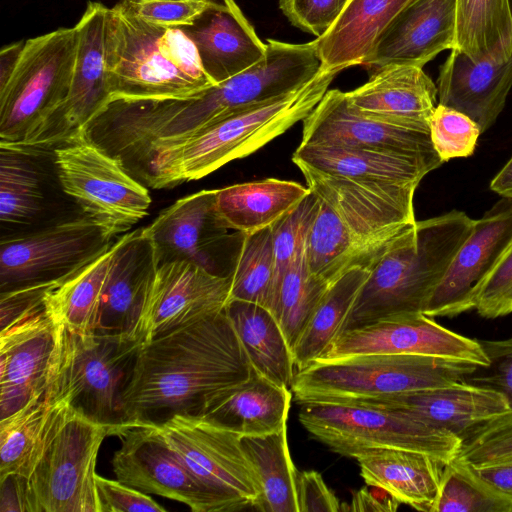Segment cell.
<instances>
[{"label":"cell","mask_w":512,"mask_h":512,"mask_svg":"<svg viewBox=\"0 0 512 512\" xmlns=\"http://www.w3.org/2000/svg\"><path fill=\"white\" fill-rule=\"evenodd\" d=\"M474 468L495 487L512 495V460Z\"/></svg>","instance_id":"55"},{"label":"cell","mask_w":512,"mask_h":512,"mask_svg":"<svg viewBox=\"0 0 512 512\" xmlns=\"http://www.w3.org/2000/svg\"><path fill=\"white\" fill-rule=\"evenodd\" d=\"M295 165L318 203L306 242L309 270L328 285L353 268L374 265L417 221L416 184L355 180Z\"/></svg>","instance_id":"2"},{"label":"cell","mask_w":512,"mask_h":512,"mask_svg":"<svg viewBox=\"0 0 512 512\" xmlns=\"http://www.w3.org/2000/svg\"><path fill=\"white\" fill-rule=\"evenodd\" d=\"M241 444L258 488L253 507L262 512H299L298 471L290 455L286 427L267 435L241 436Z\"/></svg>","instance_id":"36"},{"label":"cell","mask_w":512,"mask_h":512,"mask_svg":"<svg viewBox=\"0 0 512 512\" xmlns=\"http://www.w3.org/2000/svg\"><path fill=\"white\" fill-rule=\"evenodd\" d=\"M292 161L327 174L355 180L416 185L429 172L442 165L428 159L383 150L301 143Z\"/></svg>","instance_id":"32"},{"label":"cell","mask_w":512,"mask_h":512,"mask_svg":"<svg viewBox=\"0 0 512 512\" xmlns=\"http://www.w3.org/2000/svg\"><path fill=\"white\" fill-rule=\"evenodd\" d=\"M217 189L178 199L164 209L144 233L157 265L186 261L212 274L231 276L244 234H230L216 208Z\"/></svg>","instance_id":"16"},{"label":"cell","mask_w":512,"mask_h":512,"mask_svg":"<svg viewBox=\"0 0 512 512\" xmlns=\"http://www.w3.org/2000/svg\"><path fill=\"white\" fill-rule=\"evenodd\" d=\"M512 238V200H498L459 247L423 313L453 318L475 309V291Z\"/></svg>","instance_id":"22"},{"label":"cell","mask_w":512,"mask_h":512,"mask_svg":"<svg viewBox=\"0 0 512 512\" xmlns=\"http://www.w3.org/2000/svg\"><path fill=\"white\" fill-rule=\"evenodd\" d=\"M344 403L399 411L461 440L483 422L510 410L508 401L499 392L465 381L435 389Z\"/></svg>","instance_id":"23"},{"label":"cell","mask_w":512,"mask_h":512,"mask_svg":"<svg viewBox=\"0 0 512 512\" xmlns=\"http://www.w3.org/2000/svg\"><path fill=\"white\" fill-rule=\"evenodd\" d=\"M475 363L407 354H365L315 361L296 371L291 391L298 404L348 402L435 389L464 381Z\"/></svg>","instance_id":"6"},{"label":"cell","mask_w":512,"mask_h":512,"mask_svg":"<svg viewBox=\"0 0 512 512\" xmlns=\"http://www.w3.org/2000/svg\"><path fill=\"white\" fill-rule=\"evenodd\" d=\"M1 512H28L27 478L10 475L0 479Z\"/></svg>","instance_id":"54"},{"label":"cell","mask_w":512,"mask_h":512,"mask_svg":"<svg viewBox=\"0 0 512 512\" xmlns=\"http://www.w3.org/2000/svg\"><path fill=\"white\" fill-rule=\"evenodd\" d=\"M118 237L81 214L0 239V293L64 281L109 249Z\"/></svg>","instance_id":"13"},{"label":"cell","mask_w":512,"mask_h":512,"mask_svg":"<svg viewBox=\"0 0 512 512\" xmlns=\"http://www.w3.org/2000/svg\"><path fill=\"white\" fill-rule=\"evenodd\" d=\"M107 11L100 2L87 3L75 25L78 47L69 94L30 144H59L83 134L112 100L104 48Z\"/></svg>","instance_id":"19"},{"label":"cell","mask_w":512,"mask_h":512,"mask_svg":"<svg viewBox=\"0 0 512 512\" xmlns=\"http://www.w3.org/2000/svg\"><path fill=\"white\" fill-rule=\"evenodd\" d=\"M475 310L486 319L512 313V238L477 287Z\"/></svg>","instance_id":"46"},{"label":"cell","mask_w":512,"mask_h":512,"mask_svg":"<svg viewBox=\"0 0 512 512\" xmlns=\"http://www.w3.org/2000/svg\"><path fill=\"white\" fill-rule=\"evenodd\" d=\"M345 94L366 116L419 127L429 126L438 96L436 84L423 68L412 65L384 66L371 73L365 84Z\"/></svg>","instance_id":"28"},{"label":"cell","mask_w":512,"mask_h":512,"mask_svg":"<svg viewBox=\"0 0 512 512\" xmlns=\"http://www.w3.org/2000/svg\"><path fill=\"white\" fill-rule=\"evenodd\" d=\"M302 121L301 144L383 150L443 164L433 147L429 126L398 125L366 116L338 89L327 90Z\"/></svg>","instance_id":"21"},{"label":"cell","mask_w":512,"mask_h":512,"mask_svg":"<svg viewBox=\"0 0 512 512\" xmlns=\"http://www.w3.org/2000/svg\"><path fill=\"white\" fill-rule=\"evenodd\" d=\"M272 226L243 236L231 273L229 300H242L270 309L274 283Z\"/></svg>","instance_id":"42"},{"label":"cell","mask_w":512,"mask_h":512,"mask_svg":"<svg viewBox=\"0 0 512 512\" xmlns=\"http://www.w3.org/2000/svg\"><path fill=\"white\" fill-rule=\"evenodd\" d=\"M337 74L320 70L301 88L232 113L156 153L142 183L153 189L171 188L252 154L306 118Z\"/></svg>","instance_id":"3"},{"label":"cell","mask_w":512,"mask_h":512,"mask_svg":"<svg viewBox=\"0 0 512 512\" xmlns=\"http://www.w3.org/2000/svg\"><path fill=\"white\" fill-rule=\"evenodd\" d=\"M490 189L502 198L512 200V156L494 176Z\"/></svg>","instance_id":"57"},{"label":"cell","mask_w":512,"mask_h":512,"mask_svg":"<svg viewBox=\"0 0 512 512\" xmlns=\"http://www.w3.org/2000/svg\"><path fill=\"white\" fill-rule=\"evenodd\" d=\"M27 40L14 42L4 46L0 51V90L11 79L21 59Z\"/></svg>","instance_id":"56"},{"label":"cell","mask_w":512,"mask_h":512,"mask_svg":"<svg viewBox=\"0 0 512 512\" xmlns=\"http://www.w3.org/2000/svg\"><path fill=\"white\" fill-rule=\"evenodd\" d=\"M70 406L68 398L49 385L42 396L0 420V479L30 477Z\"/></svg>","instance_id":"31"},{"label":"cell","mask_w":512,"mask_h":512,"mask_svg":"<svg viewBox=\"0 0 512 512\" xmlns=\"http://www.w3.org/2000/svg\"><path fill=\"white\" fill-rule=\"evenodd\" d=\"M473 223L465 212L452 210L404 230L373 265L343 331L394 315L423 313Z\"/></svg>","instance_id":"4"},{"label":"cell","mask_w":512,"mask_h":512,"mask_svg":"<svg viewBox=\"0 0 512 512\" xmlns=\"http://www.w3.org/2000/svg\"><path fill=\"white\" fill-rule=\"evenodd\" d=\"M193 42L202 67L219 84L262 61L266 43L235 0H210L192 25L180 28Z\"/></svg>","instance_id":"24"},{"label":"cell","mask_w":512,"mask_h":512,"mask_svg":"<svg viewBox=\"0 0 512 512\" xmlns=\"http://www.w3.org/2000/svg\"><path fill=\"white\" fill-rule=\"evenodd\" d=\"M439 104L458 110L487 131L505 107L512 88V54L475 61L452 49L437 78Z\"/></svg>","instance_id":"25"},{"label":"cell","mask_w":512,"mask_h":512,"mask_svg":"<svg viewBox=\"0 0 512 512\" xmlns=\"http://www.w3.org/2000/svg\"><path fill=\"white\" fill-rule=\"evenodd\" d=\"M252 371L225 311L143 343L122 393V422L203 415ZM121 422V423H122Z\"/></svg>","instance_id":"1"},{"label":"cell","mask_w":512,"mask_h":512,"mask_svg":"<svg viewBox=\"0 0 512 512\" xmlns=\"http://www.w3.org/2000/svg\"><path fill=\"white\" fill-rule=\"evenodd\" d=\"M55 154L65 192L114 237L147 215L151 197L146 186L84 134L57 144Z\"/></svg>","instance_id":"11"},{"label":"cell","mask_w":512,"mask_h":512,"mask_svg":"<svg viewBox=\"0 0 512 512\" xmlns=\"http://www.w3.org/2000/svg\"><path fill=\"white\" fill-rule=\"evenodd\" d=\"M210 0H119L116 4L133 16L162 27L192 25Z\"/></svg>","instance_id":"47"},{"label":"cell","mask_w":512,"mask_h":512,"mask_svg":"<svg viewBox=\"0 0 512 512\" xmlns=\"http://www.w3.org/2000/svg\"><path fill=\"white\" fill-rule=\"evenodd\" d=\"M296 493L299 512L342 511L339 499L317 471L298 472Z\"/></svg>","instance_id":"51"},{"label":"cell","mask_w":512,"mask_h":512,"mask_svg":"<svg viewBox=\"0 0 512 512\" xmlns=\"http://www.w3.org/2000/svg\"><path fill=\"white\" fill-rule=\"evenodd\" d=\"M433 512H512V495L455 457L444 465Z\"/></svg>","instance_id":"41"},{"label":"cell","mask_w":512,"mask_h":512,"mask_svg":"<svg viewBox=\"0 0 512 512\" xmlns=\"http://www.w3.org/2000/svg\"><path fill=\"white\" fill-rule=\"evenodd\" d=\"M155 423L167 443L224 502L228 512L253 507L258 488L240 435L204 415L176 413Z\"/></svg>","instance_id":"14"},{"label":"cell","mask_w":512,"mask_h":512,"mask_svg":"<svg viewBox=\"0 0 512 512\" xmlns=\"http://www.w3.org/2000/svg\"><path fill=\"white\" fill-rule=\"evenodd\" d=\"M142 342L126 334L78 335L62 327L50 383L96 422H122V393Z\"/></svg>","instance_id":"8"},{"label":"cell","mask_w":512,"mask_h":512,"mask_svg":"<svg viewBox=\"0 0 512 512\" xmlns=\"http://www.w3.org/2000/svg\"><path fill=\"white\" fill-rule=\"evenodd\" d=\"M111 435L121 442L112 458L113 472L120 482L184 503L193 512H228L224 502L167 443L155 422H122L111 427Z\"/></svg>","instance_id":"15"},{"label":"cell","mask_w":512,"mask_h":512,"mask_svg":"<svg viewBox=\"0 0 512 512\" xmlns=\"http://www.w3.org/2000/svg\"><path fill=\"white\" fill-rule=\"evenodd\" d=\"M104 48L112 100L187 97L216 85L180 28L150 24L117 4L107 11Z\"/></svg>","instance_id":"5"},{"label":"cell","mask_w":512,"mask_h":512,"mask_svg":"<svg viewBox=\"0 0 512 512\" xmlns=\"http://www.w3.org/2000/svg\"><path fill=\"white\" fill-rule=\"evenodd\" d=\"M328 287L311 274L305 244L277 284L270 307L292 350Z\"/></svg>","instance_id":"40"},{"label":"cell","mask_w":512,"mask_h":512,"mask_svg":"<svg viewBox=\"0 0 512 512\" xmlns=\"http://www.w3.org/2000/svg\"><path fill=\"white\" fill-rule=\"evenodd\" d=\"M114 249L115 242L105 252L47 292L44 300L46 309L67 331L78 335L96 333L101 299Z\"/></svg>","instance_id":"37"},{"label":"cell","mask_w":512,"mask_h":512,"mask_svg":"<svg viewBox=\"0 0 512 512\" xmlns=\"http://www.w3.org/2000/svg\"><path fill=\"white\" fill-rule=\"evenodd\" d=\"M365 354L424 355L481 367L489 364L479 340L451 331L424 313L394 315L344 330L316 361Z\"/></svg>","instance_id":"18"},{"label":"cell","mask_w":512,"mask_h":512,"mask_svg":"<svg viewBox=\"0 0 512 512\" xmlns=\"http://www.w3.org/2000/svg\"><path fill=\"white\" fill-rule=\"evenodd\" d=\"M111 426L70 406L27 479L28 512H101L96 463Z\"/></svg>","instance_id":"10"},{"label":"cell","mask_w":512,"mask_h":512,"mask_svg":"<svg viewBox=\"0 0 512 512\" xmlns=\"http://www.w3.org/2000/svg\"><path fill=\"white\" fill-rule=\"evenodd\" d=\"M299 421L316 440L345 457L375 449H401L428 454L448 463L462 440L405 413L355 403L306 402Z\"/></svg>","instance_id":"7"},{"label":"cell","mask_w":512,"mask_h":512,"mask_svg":"<svg viewBox=\"0 0 512 512\" xmlns=\"http://www.w3.org/2000/svg\"><path fill=\"white\" fill-rule=\"evenodd\" d=\"M488 360L478 367L465 382L492 389L502 394L512 409V336L499 340H479Z\"/></svg>","instance_id":"48"},{"label":"cell","mask_w":512,"mask_h":512,"mask_svg":"<svg viewBox=\"0 0 512 512\" xmlns=\"http://www.w3.org/2000/svg\"><path fill=\"white\" fill-rule=\"evenodd\" d=\"M400 503L385 490L367 485L356 491L350 506L343 511L353 512H394Z\"/></svg>","instance_id":"53"},{"label":"cell","mask_w":512,"mask_h":512,"mask_svg":"<svg viewBox=\"0 0 512 512\" xmlns=\"http://www.w3.org/2000/svg\"><path fill=\"white\" fill-rule=\"evenodd\" d=\"M372 267L353 268L329 285L292 350L297 371L318 360L343 331Z\"/></svg>","instance_id":"38"},{"label":"cell","mask_w":512,"mask_h":512,"mask_svg":"<svg viewBox=\"0 0 512 512\" xmlns=\"http://www.w3.org/2000/svg\"><path fill=\"white\" fill-rule=\"evenodd\" d=\"M156 268L154 249L143 228L129 231L116 239L96 333L132 337Z\"/></svg>","instance_id":"27"},{"label":"cell","mask_w":512,"mask_h":512,"mask_svg":"<svg viewBox=\"0 0 512 512\" xmlns=\"http://www.w3.org/2000/svg\"><path fill=\"white\" fill-rule=\"evenodd\" d=\"M78 31L59 28L28 39L21 59L0 90V143H29L66 100Z\"/></svg>","instance_id":"9"},{"label":"cell","mask_w":512,"mask_h":512,"mask_svg":"<svg viewBox=\"0 0 512 512\" xmlns=\"http://www.w3.org/2000/svg\"><path fill=\"white\" fill-rule=\"evenodd\" d=\"M309 194L297 182L268 178L217 189L216 208L229 229L246 235L271 227Z\"/></svg>","instance_id":"34"},{"label":"cell","mask_w":512,"mask_h":512,"mask_svg":"<svg viewBox=\"0 0 512 512\" xmlns=\"http://www.w3.org/2000/svg\"><path fill=\"white\" fill-rule=\"evenodd\" d=\"M56 145L0 143V239L83 214L62 186Z\"/></svg>","instance_id":"12"},{"label":"cell","mask_w":512,"mask_h":512,"mask_svg":"<svg viewBox=\"0 0 512 512\" xmlns=\"http://www.w3.org/2000/svg\"><path fill=\"white\" fill-rule=\"evenodd\" d=\"M231 276H219L186 261L157 265L145 293L132 337H155L223 311Z\"/></svg>","instance_id":"17"},{"label":"cell","mask_w":512,"mask_h":512,"mask_svg":"<svg viewBox=\"0 0 512 512\" xmlns=\"http://www.w3.org/2000/svg\"><path fill=\"white\" fill-rule=\"evenodd\" d=\"M45 284L22 287L0 293V327L11 325L44 304L47 292L58 285Z\"/></svg>","instance_id":"52"},{"label":"cell","mask_w":512,"mask_h":512,"mask_svg":"<svg viewBox=\"0 0 512 512\" xmlns=\"http://www.w3.org/2000/svg\"><path fill=\"white\" fill-rule=\"evenodd\" d=\"M62 327L43 304L1 329V419L9 417L46 392Z\"/></svg>","instance_id":"20"},{"label":"cell","mask_w":512,"mask_h":512,"mask_svg":"<svg viewBox=\"0 0 512 512\" xmlns=\"http://www.w3.org/2000/svg\"><path fill=\"white\" fill-rule=\"evenodd\" d=\"M456 458L473 467L512 460V409L472 430L462 440Z\"/></svg>","instance_id":"44"},{"label":"cell","mask_w":512,"mask_h":512,"mask_svg":"<svg viewBox=\"0 0 512 512\" xmlns=\"http://www.w3.org/2000/svg\"><path fill=\"white\" fill-rule=\"evenodd\" d=\"M416 0H348L321 37L314 40L320 70L337 72L362 65L380 37Z\"/></svg>","instance_id":"29"},{"label":"cell","mask_w":512,"mask_h":512,"mask_svg":"<svg viewBox=\"0 0 512 512\" xmlns=\"http://www.w3.org/2000/svg\"><path fill=\"white\" fill-rule=\"evenodd\" d=\"M452 49L475 61L511 55L512 0H455Z\"/></svg>","instance_id":"39"},{"label":"cell","mask_w":512,"mask_h":512,"mask_svg":"<svg viewBox=\"0 0 512 512\" xmlns=\"http://www.w3.org/2000/svg\"><path fill=\"white\" fill-rule=\"evenodd\" d=\"M355 459L367 485L385 490L400 504L433 512L446 463L401 449L370 450Z\"/></svg>","instance_id":"30"},{"label":"cell","mask_w":512,"mask_h":512,"mask_svg":"<svg viewBox=\"0 0 512 512\" xmlns=\"http://www.w3.org/2000/svg\"><path fill=\"white\" fill-rule=\"evenodd\" d=\"M455 0H416L383 33L362 64L371 73L387 65L423 68L452 49Z\"/></svg>","instance_id":"26"},{"label":"cell","mask_w":512,"mask_h":512,"mask_svg":"<svg viewBox=\"0 0 512 512\" xmlns=\"http://www.w3.org/2000/svg\"><path fill=\"white\" fill-rule=\"evenodd\" d=\"M317 206V199L310 192L295 209L272 225L275 265L273 294L294 256L306 244Z\"/></svg>","instance_id":"45"},{"label":"cell","mask_w":512,"mask_h":512,"mask_svg":"<svg viewBox=\"0 0 512 512\" xmlns=\"http://www.w3.org/2000/svg\"><path fill=\"white\" fill-rule=\"evenodd\" d=\"M429 131L443 163L471 156L481 135L478 124L469 116L439 103L430 117Z\"/></svg>","instance_id":"43"},{"label":"cell","mask_w":512,"mask_h":512,"mask_svg":"<svg viewBox=\"0 0 512 512\" xmlns=\"http://www.w3.org/2000/svg\"><path fill=\"white\" fill-rule=\"evenodd\" d=\"M224 311L252 367L272 382L291 389L297 371L293 352L271 311L242 300H229Z\"/></svg>","instance_id":"35"},{"label":"cell","mask_w":512,"mask_h":512,"mask_svg":"<svg viewBox=\"0 0 512 512\" xmlns=\"http://www.w3.org/2000/svg\"><path fill=\"white\" fill-rule=\"evenodd\" d=\"M280 386L253 367L250 377L215 400L203 414L216 425L240 436H262L286 427L292 400Z\"/></svg>","instance_id":"33"},{"label":"cell","mask_w":512,"mask_h":512,"mask_svg":"<svg viewBox=\"0 0 512 512\" xmlns=\"http://www.w3.org/2000/svg\"><path fill=\"white\" fill-rule=\"evenodd\" d=\"M101 512H166L147 493L119 480L96 476Z\"/></svg>","instance_id":"50"},{"label":"cell","mask_w":512,"mask_h":512,"mask_svg":"<svg viewBox=\"0 0 512 512\" xmlns=\"http://www.w3.org/2000/svg\"><path fill=\"white\" fill-rule=\"evenodd\" d=\"M348 0H279V8L296 28L316 38L335 23Z\"/></svg>","instance_id":"49"}]
</instances>
